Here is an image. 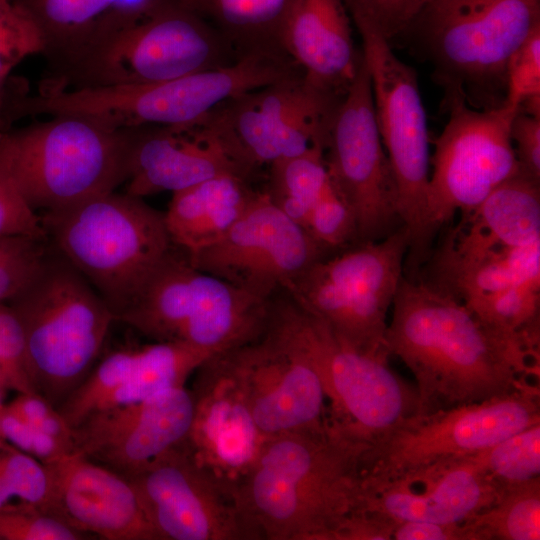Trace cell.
Returning a JSON list of instances; mask_svg holds the SVG:
<instances>
[{
	"label": "cell",
	"mask_w": 540,
	"mask_h": 540,
	"mask_svg": "<svg viewBox=\"0 0 540 540\" xmlns=\"http://www.w3.org/2000/svg\"><path fill=\"white\" fill-rule=\"evenodd\" d=\"M385 344L413 374L417 414L481 402L539 376V351L481 322L454 296L402 278Z\"/></svg>",
	"instance_id": "obj_1"
},
{
	"label": "cell",
	"mask_w": 540,
	"mask_h": 540,
	"mask_svg": "<svg viewBox=\"0 0 540 540\" xmlns=\"http://www.w3.org/2000/svg\"><path fill=\"white\" fill-rule=\"evenodd\" d=\"M364 453L330 430L266 438L236 493L258 540H334L358 506Z\"/></svg>",
	"instance_id": "obj_2"
},
{
	"label": "cell",
	"mask_w": 540,
	"mask_h": 540,
	"mask_svg": "<svg viewBox=\"0 0 540 540\" xmlns=\"http://www.w3.org/2000/svg\"><path fill=\"white\" fill-rule=\"evenodd\" d=\"M50 116L0 132V173L33 211L62 210L125 184L137 128Z\"/></svg>",
	"instance_id": "obj_3"
},
{
	"label": "cell",
	"mask_w": 540,
	"mask_h": 540,
	"mask_svg": "<svg viewBox=\"0 0 540 540\" xmlns=\"http://www.w3.org/2000/svg\"><path fill=\"white\" fill-rule=\"evenodd\" d=\"M7 304L23 333L32 387L57 408L98 362L114 316L50 243L34 277Z\"/></svg>",
	"instance_id": "obj_4"
},
{
	"label": "cell",
	"mask_w": 540,
	"mask_h": 540,
	"mask_svg": "<svg viewBox=\"0 0 540 540\" xmlns=\"http://www.w3.org/2000/svg\"><path fill=\"white\" fill-rule=\"evenodd\" d=\"M40 217L48 242L94 287L115 321L173 247L164 212L126 192Z\"/></svg>",
	"instance_id": "obj_5"
},
{
	"label": "cell",
	"mask_w": 540,
	"mask_h": 540,
	"mask_svg": "<svg viewBox=\"0 0 540 540\" xmlns=\"http://www.w3.org/2000/svg\"><path fill=\"white\" fill-rule=\"evenodd\" d=\"M271 302L197 269L173 246L117 320L153 342H179L213 356L257 339Z\"/></svg>",
	"instance_id": "obj_6"
},
{
	"label": "cell",
	"mask_w": 540,
	"mask_h": 540,
	"mask_svg": "<svg viewBox=\"0 0 540 540\" xmlns=\"http://www.w3.org/2000/svg\"><path fill=\"white\" fill-rule=\"evenodd\" d=\"M416 22L444 102L492 109L504 104L509 60L540 25V0H427Z\"/></svg>",
	"instance_id": "obj_7"
},
{
	"label": "cell",
	"mask_w": 540,
	"mask_h": 540,
	"mask_svg": "<svg viewBox=\"0 0 540 540\" xmlns=\"http://www.w3.org/2000/svg\"><path fill=\"white\" fill-rule=\"evenodd\" d=\"M239 58L210 24L173 3L49 65L38 92L163 82Z\"/></svg>",
	"instance_id": "obj_8"
},
{
	"label": "cell",
	"mask_w": 540,
	"mask_h": 540,
	"mask_svg": "<svg viewBox=\"0 0 540 540\" xmlns=\"http://www.w3.org/2000/svg\"><path fill=\"white\" fill-rule=\"evenodd\" d=\"M272 308L320 377L327 424L334 435L367 451L403 420L417 414L415 386L393 371L386 357L349 346L285 291L273 297Z\"/></svg>",
	"instance_id": "obj_9"
},
{
	"label": "cell",
	"mask_w": 540,
	"mask_h": 540,
	"mask_svg": "<svg viewBox=\"0 0 540 540\" xmlns=\"http://www.w3.org/2000/svg\"><path fill=\"white\" fill-rule=\"evenodd\" d=\"M408 248L409 233L402 225L381 240L318 260L283 291L349 346L388 358L387 315Z\"/></svg>",
	"instance_id": "obj_10"
},
{
	"label": "cell",
	"mask_w": 540,
	"mask_h": 540,
	"mask_svg": "<svg viewBox=\"0 0 540 540\" xmlns=\"http://www.w3.org/2000/svg\"><path fill=\"white\" fill-rule=\"evenodd\" d=\"M350 16L362 40L376 124L395 179L399 216L409 233L406 258L416 269L427 259L432 242L425 220L429 136L417 74L396 56L375 26L363 17Z\"/></svg>",
	"instance_id": "obj_11"
},
{
	"label": "cell",
	"mask_w": 540,
	"mask_h": 540,
	"mask_svg": "<svg viewBox=\"0 0 540 540\" xmlns=\"http://www.w3.org/2000/svg\"><path fill=\"white\" fill-rule=\"evenodd\" d=\"M302 72L232 97L196 121L247 179L256 171L324 144L338 102Z\"/></svg>",
	"instance_id": "obj_12"
},
{
	"label": "cell",
	"mask_w": 540,
	"mask_h": 540,
	"mask_svg": "<svg viewBox=\"0 0 540 540\" xmlns=\"http://www.w3.org/2000/svg\"><path fill=\"white\" fill-rule=\"evenodd\" d=\"M540 423L539 385L481 402L412 415L374 443L362 456L363 479L384 480L437 461L480 452Z\"/></svg>",
	"instance_id": "obj_13"
},
{
	"label": "cell",
	"mask_w": 540,
	"mask_h": 540,
	"mask_svg": "<svg viewBox=\"0 0 540 540\" xmlns=\"http://www.w3.org/2000/svg\"><path fill=\"white\" fill-rule=\"evenodd\" d=\"M445 105L449 118L434 141L426 194L425 220L431 241L457 211L475 209L519 171L510 136L518 110L505 104L476 109L459 99Z\"/></svg>",
	"instance_id": "obj_14"
},
{
	"label": "cell",
	"mask_w": 540,
	"mask_h": 540,
	"mask_svg": "<svg viewBox=\"0 0 540 540\" xmlns=\"http://www.w3.org/2000/svg\"><path fill=\"white\" fill-rule=\"evenodd\" d=\"M323 150L329 181L356 217L359 243L381 240L402 226L362 52L356 76L330 117Z\"/></svg>",
	"instance_id": "obj_15"
},
{
	"label": "cell",
	"mask_w": 540,
	"mask_h": 540,
	"mask_svg": "<svg viewBox=\"0 0 540 540\" xmlns=\"http://www.w3.org/2000/svg\"><path fill=\"white\" fill-rule=\"evenodd\" d=\"M329 256L299 223L258 191L215 243L187 255L197 269L250 294L272 299L318 260Z\"/></svg>",
	"instance_id": "obj_16"
},
{
	"label": "cell",
	"mask_w": 540,
	"mask_h": 540,
	"mask_svg": "<svg viewBox=\"0 0 540 540\" xmlns=\"http://www.w3.org/2000/svg\"><path fill=\"white\" fill-rule=\"evenodd\" d=\"M253 418L265 438L329 430L320 377L271 309L263 333L231 350Z\"/></svg>",
	"instance_id": "obj_17"
},
{
	"label": "cell",
	"mask_w": 540,
	"mask_h": 540,
	"mask_svg": "<svg viewBox=\"0 0 540 540\" xmlns=\"http://www.w3.org/2000/svg\"><path fill=\"white\" fill-rule=\"evenodd\" d=\"M126 479L158 540H258L236 496L199 468L183 444Z\"/></svg>",
	"instance_id": "obj_18"
},
{
	"label": "cell",
	"mask_w": 540,
	"mask_h": 540,
	"mask_svg": "<svg viewBox=\"0 0 540 540\" xmlns=\"http://www.w3.org/2000/svg\"><path fill=\"white\" fill-rule=\"evenodd\" d=\"M194 374L193 417L183 447L199 468L236 496L266 438L253 418L230 351L210 356Z\"/></svg>",
	"instance_id": "obj_19"
},
{
	"label": "cell",
	"mask_w": 540,
	"mask_h": 540,
	"mask_svg": "<svg viewBox=\"0 0 540 540\" xmlns=\"http://www.w3.org/2000/svg\"><path fill=\"white\" fill-rule=\"evenodd\" d=\"M193 417L190 389L108 407L72 429L73 452L128 478L184 443Z\"/></svg>",
	"instance_id": "obj_20"
},
{
	"label": "cell",
	"mask_w": 540,
	"mask_h": 540,
	"mask_svg": "<svg viewBox=\"0 0 540 540\" xmlns=\"http://www.w3.org/2000/svg\"><path fill=\"white\" fill-rule=\"evenodd\" d=\"M502 489L473 454L437 461L389 479L361 478L356 510L396 523H463L491 506Z\"/></svg>",
	"instance_id": "obj_21"
},
{
	"label": "cell",
	"mask_w": 540,
	"mask_h": 540,
	"mask_svg": "<svg viewBox=\"0 0 540 540\" xmlns=\"http://www.w3.org/2000/svg\"><path fill=\"white\" fill-rule=\"evenodd\" d=\"M45 466L49 515L106 540H158L128 479L74 452Z\"/></svg>",
	"instance_id": "obj_22"
},
{
	"label": "cell",
	"mask_w": 540,
	"mask_h": 540,
	"mask_svg": "<svg viewBox=\"0 0 540 540\" xmlns=\"http://www.w3.org/2000/svg\"><path fill=\"white\" fill-rule=\"evenodd\" d=\"M224 173L243 176L195 123L141 127L130 151L125 192L141 198L174 193Z\"/></svg>",
	"instance_id": "obj_23"
},
{
	"label": "cell",
	"mask_w": 540,
	"mask_h": 540,
	"mask_svg": "<svg viewBox=\"0 0 540 540\" xmlns=\"http://www.w3.org/2000/svg\"><path fill=\"white\" fill-rule=\"evenodd\" d=\"M282 47L310 85L338 99L352 84L361 59L345 0H295Z\"/></svg>",
	"instance_id": "obj_24"
},
{
	"label": "cell",
	"mask_w": 540,
	"mask_h": 540,
	"mask_svg": "<svg viewBox=\"0 0 540 540\" xmlns=\"http://www.w3.org/2000/svg\"><path fill=\"white\" fill-rule=\"evenodd\" d=\"M34 19L45 41L48 66L103 37L145 20L176 0H15Z\"/></svg>",
	"instance_id": "obj_25"
},
{
	"label": "cell",
	"mask_w": 540,
	"mask_h": 540,
	"mask_svg": "<svg viewBox=\"0 0 540 540\" xmlns=\"http://www.w3.org/2000/svg\"><path fill=\"white\" fill-rule=\"evenodd\" d=\"M257 192L247 178L224 173L172 193L164 218L173 246L191 255L215 243Z\"/></svg>",
	"instance_id": "obj_26"
},
{
	"label": "cell",
	"mask_w": 540,
	"mask_h": 540,
	"mask_svg": "<svg viewBox=\"0 0 540 540\" xmlns=\"http://www.w3.org/2000/svg\"><path fill=\"white\" fill-rule=\"evenodd\" d=\"M462 244L477 251L540 241V182L518 171L455 226Z\"/></svg>",
	"instance_id": "obj_27"
},
{
	"label": "cell",
	"mask_w": 540,
	"mask_h": 540,
	"mask_svg": "<svg viewBox=\"0 0 540 540\" xmlns=\"http://www.w3.org/2000/svg\"><path fill=\"white\" fill-rule=\"evenodd\" d=\"M210 24L239 57L286 55L282 33L295 0H176Z\"/></svg>",
	"instance_id": "obj_28"
},
{
	"label": "cell",
	"mask_w": 540,
	"mask_h": 540,
	"mask_svg": "<svg viewBox=\"0 0 540 540\" xmlns=\"http://www.w3.org/2000/svg\"><path fill=\"white\" fill-rule=\"evenodd\" d=\"M209 357L207 353L179 342H153L135 347L124 380L100 410L140 402L185 386L189 376Z\"/></svg>",
	"instance_id": "obj_29"
},
{
	"label": "cell",
	"mask_w": 540,
	"mask_h": 540,
	"mask_svg": "<svg viewBox=\"0 0 540 540\" xmlns=\"http://www.w3.org/2000/svg\"><path fill=\"white\" fill-rule=\"evenodd\" d=\"M533 279H540V241L483 254L428 283L464 302Z\"/></svg>",
	"instance_id": "obj_30"
},
{
	"label": "cell",
	"mask_w": 540,
	"mask_h": 540,
	"mask_svg": "<svg viewBox=\"0 0 540 540\" xmlns=\"http://www.w3.org/2000/svg\"><path fill=\"white\" fill-rule=\"evenodd\" d=\"M463 523L471 540H539L540 477L504 486L491 506Z\"/></svg>",
	"instance_id": "obj_31"
},
{
	"label": "cell",
	"mask_w": 540,
	"mask_h": 540,
	"mask_svg": "<svg viewBox=\"0 0 540 540\" xmlns=\"http://www.w3.org/2000/svg\"><path fill=\"white\" fill-rule=\"evenodd\" d=\"M463 303L489 328L539 351L540 279L474 296Z\"/></svg>",
	"instance_id": "obj_32"
},
{
	"label": "cell",
	"mask_w": 540,
	"mask_h": 540,
	"mask_svg": "<svg viewBox=\"0 0 540 540\" xmlns=\"http://www.w3.org/2000/svg\"><path fill=\"white\" fill-rule=\"evenodd\" d=\"M328 181L323 146L314 144L301 154L272 164L264 191L281 211L303 226Z\"/></svg>",
	"instance_id": "obj_33"
},
{
	"label": "cell",
	"mask_w": 540,
	"mask_h": 540,
	"mask_svg": "<svg viewBox=\"0 0 540 540\" xmlns=\"http://www.w3.org/2000/svg\"><path fill=\"white\" fill-rule=\"evenodd\" d=\"M49 500L46 466L7 442L0 446V511L36 510L48 514Z\"/></svg>",
	"instance_id": "obj_34"
},
{
	"label": "cell",
	"mask_w": 540,
	"mask_h": 540,
	"mask_svg": "<svg viewBox=\"0 0 540 540\" xmlns=\"http://www.w3.org/2000/svg\"><path fill=\"white\" fill-rule=\"evenodd\" d=\"M135 347L114 350L98 361L84 380L57 407L73 429L101 409L124 380Z\"/></svg>",
	"instance_id": "obj_35"
},
{
	"label": "cell",
	"mask_w": 540,
	"mask_h": 540,
	"mask_svg": "<svg viewBox=\"0 0 540 540\" xmlns=\"http://www.w3.org/2000/svg\"><path fill=\"white\" fill-rule=\"evenodd\" d=\"M486 473L507 486L539 477L540 423L526 427L474 454Z\"/></svg>",
	"instance_id": "obj_36"
},
{
	"label": "cell",
	"mask_w": 540,
	"mask_h": 540,
	"mask_svg": "<svg viewBox=\"0 0 540 540\" xmlns=\"http://www.w3.org/2000/svg\"><path fill=\"white\" fill-rule=\"evenodd\" d=\"M303 227L327 255L359 244L356 217L330 181L309 212Z\"/></svg>",
	"instance_id": "obj_37"
},
{
	"label": "cell",
	"mask_w": 540,
	"mask_h": 540,
	"mask_svg": "<svg viewBox=\"0 0 540 540\" xmlns=\"http://www.w3.org/2000/svg\"><path fill=\"white\" fill-rule=\"evenodd\" d=\"M44 51L43 34L32 16L15 0H0V74L11 75L24 59Z\"/></svg>",
	"instance_id": "obj_38"
},
{
	"label": "cell",
	"mask_w": 540,
	"mask_h": 540,
	"mask_svg": "<svg viewBox=\"0 0 540 540\" xmlns=\"http://www.w3.org/2000/svg\"><path fill=\"white\" fill-rule=\"evenodd\" d=\"M48 248L47 238L0 237V303H8L24 289L41 266Z\"/></svg>",
	"instance_id": "obj_39"
},
{
	"label": "cell",
	"mask_w": 540,
	"mask_h": 540,
	"mask_svg": "<svg viewBox=\"0 0 540 540\" xmlns=\"http://www.w3.org/2000/svg\"><path fill=\"white\" fill-rule=\"evenodd\" d=\"M540 99V25L512 55L506 69L504 104L516 110Z\"/></svg>",
	"instance_id": "obj_40"
},
{
	"label": "cell",
	"mask_w": 540,
	"mask_h": 540,
	"mask_svg": "<svg viewBox=\"0 0 540 540\" xmlns=\"http://www.w3.org/2000/svg\"><path fill=\"white\" fill-rule=\"evenodd\" d=\"M0 386L17 393L35 392L29 377L23 333L7 303H0Z\"/></svg>",
	"instance_id": "obj_41"
},
{
	"label": "cell",
	"mask_w": 540,
	"mask_h": 540,
	"mask_svg": "<svg viewBox=\"0 0 540 540\" xmlns=\"http://www.w3.org/2000/svg\"><path fill=\"white\" fill-rule=\"evenodd\" d=\"M86 534L36 510L0 511V540H82Z\"/></svg>",
	"instance_id": "obj_42"
},
{
	"label": "cell",
	"mask_w": 540,
	"mask_h": 540,
	"mask_svg": "<svg viewBox=\"0 0 540 540\" xmlns=\"http://www.w3.org/2000/svg\"><path fill=\"white\" fill-rule=\"evenodd\" d=\"M427 0H345L350 15L369 21L387 39L412 26Z\"/></svg>",
	"instance_id": "obj_43"
},
{
	"label": "cell",
	"mask_w": 540,
	"mask_h": 540,
	"mask_svg": "<svg viewBox=\"0 0 540 540\" xmlns=\"http://www.w3.org/2000/svg\"><path fill=\"white\" fill-rule=\"evenodd\" d=\"M0 429L4 440L42 464L56 462L73 451L53 436L29 425L4 404L0 405Z\"/></svg>",
	"instance_id": "obj_44"
},
{
	"label": "cell",
	"mask_w": 540,
	"mask_h": 540,
	"mask_svg": "<svg viewBox=\"0 0 540 540\" xmlns=\"http://www.w3.org/2000/svg\"><path fill=\"white\" fill-rule=\"evenodd\" d=\"M5 407L29 425L53 436L72 451V428L59 410L36 392L18 393Z\"/></svg>",
	"instance_id": "obj_45"
},
{
	"label": "cell",
	"mask_w": 540,
	"mask_h": 540,
	"mask_svg": "<svg viewBox=\"0 0 540 540\" xmlns=\"http://www.w3.org/2000/svg\"><path fill=\"white\" fill-rule=\"evenodd\" d=\"M5 236L47 238L40 215L26 204L0 173V237Z\"/></svg>",
	"instance_id": "obj_46"
},
{
	"label": "cell",
	"mask_w": 540,
	"mask_h": 540,
	"mask_svg": "<svg viewBox=\"0 0 540 540\" xmlns=\"http://www.w3.org/2000/svg\"><path fill=\"white\" fill-rule=\"evenodd\" d=\"M510 136L519 171L540 182V117L517 112Z\"/></svg>",
	"instance_id": "obj_47"
},
{
	"label": "cell",
	"mask_w": 540,
	"mask_h": 540,
	"mask_svg": "<svg viewBox=\"0 0 540 540\" xmlns=\"http://www.w3.org/2000/svg\"><path fill=\"white\" fill-rule=\"evenodd\" d=\"M396 524L379 514L355 510L337 530L334 540H392Z\"/></svg>",
	"instance_id": "obj_48"
},
{
	"label": "cell",
	"mask_w": 540,
	"mask_h": 540,
	"mask_svg": "<svg viewBox=\"0 0 540 540\" xmlns=\"http://www.w3.org/2000/svg\"><path fill=\"white\" fill-rule=\"evenodd\" d=\"M392 540H471L464 523L397 522Z\"/></svg>",
	"instance_id": "obj_49"
},
{
	"label": "cell",
	"mask_w": 540,
	"mask_h": 540,
	"mask_svg": "<svg viewBox=\"0 0 540 540\" xmlns=\"http://www.w3.org/2000/svg\"><path fill=\"white\" fill-rule=\"evenodd\" d=\"M20 91L18 79L0 74V132L12 127L13 111Z\"/></svg>",
	"instance_id": "obj_50"
},
{
	"label": "cell",
	"mask_w": 540,
	"mask_h": 540,
	"mask_svg": "<svg viewBox=\"0 0 540 540\" xmlns=\"http://www.w3.org/2000/svg\"><path fill=\"white\" fill-rule=\"evenodd\" d=\"M5 443H6V441L4 440V438L2 436V433H1V429H0V446L4 445Z\"/></svg>",
	"instance_id": "obj_51"
},
{
	"label": "cell",
	"mask_w": 540,
	"mask_h": 540,
	"mask_svg": "<svg viewBox=\"0 0 540 540\" xmlns=\"http://www.w3.org/2000/svg\"><path fill=\"white\" fill-rule=\"evenodd\" d=\"M0 390H3L1 386H0ZM0 404H1V403H0Z\"/></svg>",
	"instance_id": "obj_52"
}]
</instances>
